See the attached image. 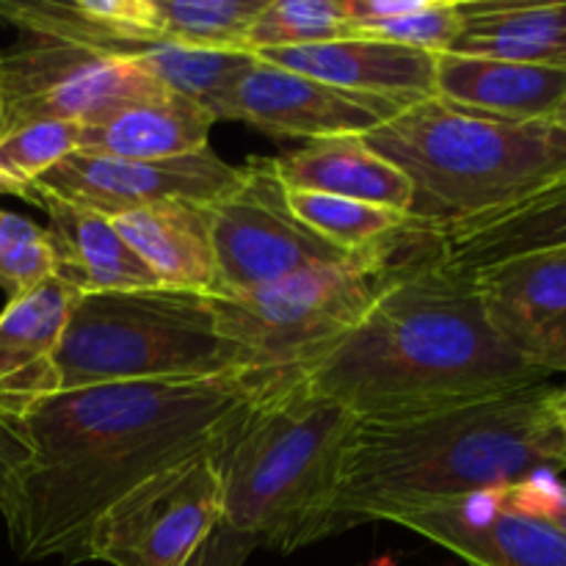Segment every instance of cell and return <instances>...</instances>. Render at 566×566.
Here are the masks:
<instances>
[{
  "label": "cell",
  "instance_id": "obj_1",
  "mask_svg": "<svg viewBox=\"0 0 566 566\" xmlns=\"http://www.w3.org/2000/svg\"><path fill=\"white\" fill-rule=\"evenodd\" d=\"M285 374L238 370L197 381H133L59 392L20 420L31 462L3 514L22 562L81 564L99 514L142 481L216 453Z\"/></svg>",
  "mask_w": 566,
  "mask_h": 566
},
{
  "label": "cell",
  "instance_id": "obj_2",
  "mask_svg": "<svg viewBox=\"0 0 566 566\" xmlns=\"http://www.w3.org/2000/svg\"><path fill=\"white\" fill-rule=\"evenodd\" d=\"M357 418H381L547 385L492 332L473 274L442 254L440 230L387 280L357 326L293 370Z\"/></svg>",
  "mask_w": 566,
  "mask_h": 566
},
{
  "label": "cell",
  "instance_id": "obj_3",
  "mask_svg": "<svg viewBox=\"0 0 566 566\" xmlns=\"http://www.w3.org/2000/svg\"><path fill=\"white\" fill-rule=\"evenodd\" d=\"M551 392L547 381L418 412L357 418L343 453L329 536L562 473L566 453L547 409Z\"/></svg>",
  "mask_w": 566,
  "mask_h": 566
},
{
  "label": "cell",
  "instance_id": "obj_4",
  "mask_svg": "<svg viewBox=\"0 0 566 566\" xmlns=\"http://www.w3.org/2000/svg\"><path fill=\"white\" fill-rule=\"evenodd\" d=\"M354 423L340 401L282 376L213 453L221 525L276 553L326 539Z\"/></svg>",
  "mask_w": 566,
  "mask_h": 566
},
{
  "label": "cell",
  "instance_id": "obj_5",
  "mask_svg": "<svg viewBox=\"0 0 566 566\" xmlns=\"http://www.w3.org/2000/svg\"><path fill=\"white\" fill-rule=\"evenodd\" d=\"M365 142L407 175L409 216L434 230L514 208L566 175V133L553 122L495 119L437 97L412 103Z\"/></svg>",
  "mask_w": 566,
  "mask_h": 566
},
{
  "label": "cell",
  "instance_id": "obj_6",
  "mask_svg": "<svg viewBox=\"0 0 566 566\" xmlns=\"http://www.w3.org/2000/svg\"><path fill=\"white\" fill-rule=\"evenodd\" d=\"M55 368L61 392L133 381H197L254 370L249 354L221 335L213 296L175 287L77 298Z\"/></svg>",
  "mask_w": 566,
  "mask_h": 566
},
{
  "label": "cell",
  "instance_id": "obj_7",
  "mask_svg": "<svg viewBox=\"0 0 566 566\" xmlns=\"http://www.w3.org/2000/svg\"><path fill=\"white\" fill-rule=\"evenodd\" d=\"M431 230L434 227L412 219L401 232L352 260L213 296L221 335L249 354L254 370L293 374L363 321L387 280Z\"/></svg>",
  "mask_w": 566,
  "mask_h": 566
},
{
  "label": "cell",
  "instance_id": "obj_8",
  "mask_svg": "<svg viewBox=\"0 0 566 566\" xmlns=\"http://www.w3.org/2000/svg\"><path fill=\"white\" fill-rule=\"evenodd\" d=\"M169 92L138 61L77 44L28 39L0 53L3 133L36 122L99 125L116 111Z\"/></svg>",
  "mask_w": 566,
  "mask_h": 566
},
{
  "label": "cell",
  "instance_id": "obj_9",
  "mask_svg": "<svg viewBox=\"0 0 566 566\" xmlns=\"http://www.w3.org/2000/svg\"><path fill=\"white\" fill-rule=\"evenodd\" d=\"M208 219L221 296L359 254L324 241L293 213L274 158H249L235 186L208 208Z\"/></svg>",
  "mask_w": 566,
  "mask_h": 566
},
{
  "label": "cell",
  "instance_id": "obj_10",
  "mask_svg": "<svg viewBox=\"0 0 566 566\" xmlns=\"http://www.w3.org/2000/svg\"><path fill=\"white\" fill-rule=\"evenodd\" d=\"M221 503L213 453L160 470L99 514L83 562L180 566L221 523Z\"/></svg>",
  "mask_w": 566,
  "mask_h": 566
},
{
  "label": "cell",
  "instance_id": "obj_11",
  "mask_svg": "<svg viewBox=\"0 0 566 566\" xmlns=\"http://www.w3.org/2000/svg\"><path fill=\"white\" fill-rule=\"evenodd\" d=\"M238 177L241 166L227 164L213 147L166 160H122L75 153L39 177L28 191L48 193L105 219H116L158 202L213 208Z\"/></svg>",
  "mask_w": 566,
  "mask_h": 566
},
{
  "label": "cell",
  "instance_id": "obj_12",
  "mask_svg": "<svg viewBox=\"0 0 566 566\" xmlns=\"http://www.w3.org/2000/svg\"><path fill=\"white\" fill-rule=\"evenodd\" d=\"M412 103L346 92L258 59L221 105V119L243 122L276 138L368 136Z\"/></svg>",
  "mask_w": 566,
  "mask_h": 566
},
{
  "label": "cell",
  "instance_id": "obj_13",
  "mask_svg": "<svg viewBox=\"0 0 566 566\" xmlns=\"http://www.w3.org/2000/svg\"><path fill=\"white\" fill-rule=\"evenodd\" d=\"M470 274L492 332L531 368L566 374V247Z\"/></svg>",
  "mask_w": 566,
  "mask_h": 566
},
{
  "label": "cell",
  "instance_id": "obj_14",
  "mask_svg": "<svg viewBox=\"0 0 566 566\" xmlns=\"http://www.w3.org/2000/svg\"><path fill=\"white\" fill-rule=\"evenodd\" d=\"M470 566H566V536L556 525L514 506L506 490L475 492L398 517Z\"/></svg>",
  "mask_w": 566,
  "mask_h": 566
},
{
  "label": "cell",
  "instance_id": "obj_15",
  "mask_svg": "<svg viewBox=\"0 0 566 566\" xmlns=\"http://www.w3.org/2000/svg\"><path fill=\"white\" fill-rule=\"evenodd\" d=\"M81 291L50 276L25 296L6 302L0 313V420L20 429V420L48 398L59 396L55 368L61 337Z\"/></svg>",
  "mask_w": 566,
  "mask_h": 566
},
{
  "label": "cell",
  "instance_id": "obj_16",
  "mask_svg": "<svg viewBox=\"0 0 566 566\" xmlns=\"http://www.w3.org/2000/svg\"><path fill=\"white\" fill-rule=\"evenodd\" d=\"M269 64L357 94L420 103L434 97L437 55L370 36L254 53Z\"/></svg>",
  "mask_w": 566,
  "mask_h": 566
},
{
  "label": "cell",
  "instance_id": "obj_17",
  "mask_svg": "<svg viewBox=\"0 0 566 566\" xmlns=\"http://www.w3.org/2000/svg\"><path fill=\"white\" fill-rule=\"evenodd\" d=\"M566 94L562 66L520 64L481 55H437L434 97L470 114L509 122H551Z\"/></svg>",
  "mask_w": 566,
  "mask_h": 566
},
{
  "label": "cell",
  "instance_id": "obj_18",
  "mask_svg": "<svg viewBox=\"0 0 566 566\" xmlns=\"http://www.w3.org/2000/svg\"><path fill=\"white\" fill-rule=\"evenodd\" d=\"M22 199L44 210L55 276L81 291V296L160 287L111 219L39 191H25Z\"/></svg>",
  "mask_w": 566,
  "mask_h": 566
},
{
  "label": "cell",
  "instance_id": "obj_19",
  "mask_svg": "<svg viewBox=\"0 0 566 566\" xmlns=\"http://www.w3.org/2000/svg\"><path fill=\"white\" fill-rule=\"evenodd\" d=\"M111 221L160 287L221 296L208 208L158 202Z\"/></svg>",
  "mask_w": 566,
  "mask_h": 566
},
{
  "label": "cell",
  "instance_id": "obj_20",
  "mask_svg": "<svg viewBox=\"0 0 566 566\" xmlns=\"http://www.w3.org/2000/svg\"><path fill=\"white\" fill-rule=\"evenodd\" d=\"M0 22L28 39L77 44L122 59L160 42L153 0H0Z\"/></svg>",
  "mask_w": 566,
  "mask_h": 566
},
{
  "label": "cell",
  "instance_id": "obj_21",
  "mask_svg": "<svg viewBox=\"0 0 566 566\" xmlns=\"http://www.w3.org/2000/svg\"><path fill=\"white\" fill-rule=\"evenodd\" d=\"M287 191L357 199L409 216L412 186L407 175L368 147L365 136H332L274 158Z\"/></svg>",
  "mask_w": 566,
  "mask_h": 566
},
{
  "label": "cell",
  "instance_id": "obj_22",
  "mask_svg": "<svg viewBox=\"0 0 566 566\" xmlns=\"http://www.w3.org/2000/svg\"><path fill=\"white\" fill-rule=\"evenodd\" d=\"M213 116L202 105L164 92L116 111L99 125L83 127L81 149L86 155L122 160H166L210 147Z\"/></svg>",
  "mask_w": 566,
  "mask_h": 566
},
{
  "label": "cell",
  "instance_id": "obj_23",
  "mask_svg": "<svg viewBox=\"0 0 566 566\" xmlns=\"http://www.w3.org/2000/svg\"><path fill=\"white\" fill-rule=\"evenodd\" d=\"M440 247L464 271L566 247V175L514 208L440 230Z\"/></svg>",
  "mask_w": 566,
  "mask_h": 566
},
{
  "label": "cell",
  "instance_id": "obj_24",
  "mask_svg": "<svg viewBox=\"0 0 566 566\" xmlns=\"http://www.w3.org/2000/svg\"><path fill=\"white\" fill-rule=\"evenodd\" d=\"M462 31L448 53L566 70L564 3L459 0Z\"/></svg>",
  "mask_w": 566,
  "mask_h": 566
},
{
  "label": "cell",
  "instance_id": "obj_25",
  "mask_svg": "<svg viewBox=\"0 0 566 566\" xmlns=\"http://www.w3.org/2000/svg\"><path fill=\"white\" fill-rule=\"evenodd\" d=\"M153 77H158L169 92L202 105L216 122L221 116L227 94L238 77L249 70L254 53L232 50H197L171 42H149L130 55Z\"/></svg>",
  "mask_w": 566,
  "mask_h": 566
},
{
  "label": "cell",
  "instance_id": "obj_26",
  "mask_svg": "<svg viewBox=\"0 0 566 566\" xmlns=\"http://www.w3.org/2000/svg\"><path fill=\"white\" fill-rule=\"evenodd\" d=\"M269 0H153L160 42L249 53L247 36Z\"/></svg>",
  "mask_w": 566,
  "mask_h": 566
},
{
  "label": "cell",
  "instance_id": "obj_27",
  "mask_svg": "<svg viewBox=\"0 0 566 566\" xmlns=\"http://www.w3.org/2000/svg\"><path fill=\"white\" fill-rule=\"evenodd\" d=\"M287 202L315 235L346 252H365L370 247H379L412 221L409 216L379 208V205L326 197V193L287 191Z\"/></svg>",
  "mask_w": 566,
  "mask_h": 566
},
{
  "label": "cell",
  "instance_id": "obj_28",
  "mask_svg": "<svg viewBox=\"0 0 566 566\" xmlns=\"http://www.w3.org/2000/svg\"><path fill=\"white\" fill-rule=\"evenodd\" d=\"M348 36H357V31L348 22L343 0H269L249 28L247 50L307 48Z\"/></svg>",
  "mask_w": 566,
  "mask_h": 566
},
{
  "label": "cell",
  "instance_id": "obj_29",
  "mask_svg": "<svg viewBox=\"0 0 566 566\" xmlns=\"http://www.w3.org/2000/svg\"><path fill=\"white\" fill-rule=\"evenodd\" d=\"M83 125L36 122L0 136V193L22 197L42 175L81 149Z\"/></svg>",
  "mask_w": 566,
  "mask_h": 566
},
{
  "label": "cell",
  "instance_id": "obj_30",
  "mask_svg": "<svg viewBox=\"0 0 566 566\" xmlns=\"http://www.w3.org/2000/svg\"><path fill=\"white\" fill-rule=\"evenodd\" d=\"M55 276L48 230L31 219L0 208V291L9 302Z\"/></svg>",
  "mask_w": 566,
  "mask_h": 566
},
{
  "label": "cell",
  "instance_id": "obj_31",
  "mask_svg": "<svg viewBox=\"0 0 566 566\" xmlns=\"http://www.w3.org/2000/svg\"><path fill=\"white\" fill-rule=\"evenodd\" d=\"M459 31H462L459 0H420L418 9H412L409 14L363 28V31H357V36L381 39V42L440 55L451 50Z\"/></svg>",
  "mask_w": 566,
  "mask_h": 566
},
{
  "label": "cell",
  "instance_id": "obj_32",
  "mask_svg": "<svg viewBox=\"0 0 566 566\" xmlns=\"http://www.w3.org/2000/svg\"><path fill=\"white\" fill-rule=\"evenodd\" d=\"M506 492L514 506L547 520L566 536V484H562L556 475H536L517 486H506Z\"/></svg>",
  "mask_w": 566,
  "mask_h": 566
},
{
  "label": "cell",
  "instance_id": "obj_33",
  "mask_svg": "<svg viewBox=\"0 0 566 566\" xmlns=\"http://www.w3.org/2000/svg\"><path fill=\"white\" fill-rule=\"evenodd\" d=\"M258 547V539L219 523L180 566H243Z\"/></svg>",
  "mask_w": 566,
  "mask_h": 566
},
{
  "label": "cell",
  "instance_id": "obj_34",
  "mask_svg": "<svg viewBox=\"0 0 566 566\" xmlns=\"http://www.w3.org/2000/svg\"><path fill=\"white\" fill-rule=\"evenodd\" d=\"M31 462V448L17 431H0V514L9 512L17 475Z\"/></svg>",
  "mask_w": 566,
  "mask_h": 566
},
{
  "label": "cell",
  "instance_id": "obj_35",
  "mask_svg": "<svg viewBox=\"0 0 566 566\" xmlns=\"http://www.w3.org/2000/svg\"><path fill=\"white\" fill-rule=\"evenodd\" d=\"M547 409H551L553 423H556L558 434H562L564 453H566V385L564 387H553L551 398H547Z\"/></svg>",
  "mask_w": 566,
  "mask_h": 566
},
{
  "label": "cell",
  "instance_id": "obj_36",
  "mask_svg": "<svg viewBox=\"0 0 566 566\" xmlns=\"http://www.w3.org/2000/svg\"><path fill=\"white\" fill-rule=\"evenodd\" d=\"M551 122H553V125H556V127H562V130L566 133V94H564L562 103L556 105V111H553Z\"/></svg>",
  "mask_w": 566,
  "mask_h": 566
},
{
  "label": "cell",
  "instance_id": "obj_37",
  "mask_svg": "<svg viewBox=\"0 0 566 566\" xmlns=\"http://www.w3.org/2000/svg\"><path fill=\"white\" fill-rule=\"evenodd\" d=\"M370 566H398V564L392 562V556H381L376 558V562H370Z\"/></svg>",
  "mask_w": 566,
  "mask_h": 566
},
{
  "label": "cell",
  "instance_id": "obj_38",
  "mask_svg": "<svg viewBox=\"0 0 566 566\" xmlns=\"http://www.w3.org/2000/svg\"><path fill=\"white\" fill-rule=\"evenodd\" d=\"M0 431H17V434H22V431L17 429V426H11V423H3V420H0Z\"/></svg>",
  "mask_w": 566,
  "mask_h": 566
},
{
  "label": "cell",
  "instance_id": "obj_39",
  "mask_svg": "<svg viewBox=\"0 0 566 566\" xmlns=\"http://www.w3.org/2000/svg\"><path fill=\"white\" fill-rule=\"evenodd\" d=\"M0 136H3V114H0Z\"/></svg>",
  "mask_w": 566,
  "mask_h": 566
}]
</instances>
